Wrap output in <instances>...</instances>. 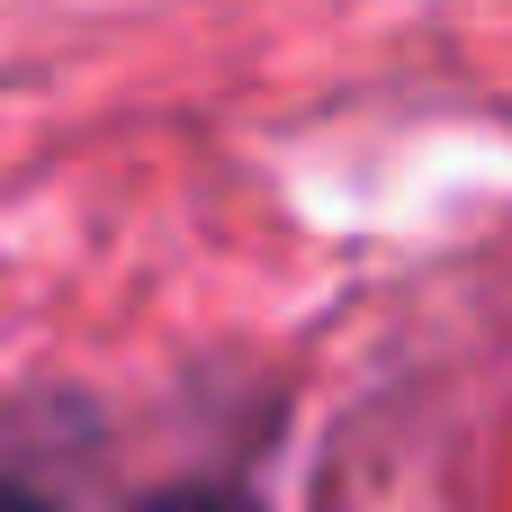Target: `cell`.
I'll list each match as a JSON object with an SVG mask.
<instances>
[{
  "mask_svg": "<svg viewBox=\"0 0 512 512\" xmlns=\"http://www.w3.org/2000/svg\"><path fill=\"white\" fill-rule=\"evenodd\" d=\"M135 512H252L234 486H171V495H144Z\"/></svg>",
  "mask_w": 512,
  "mask_h": 512,
  "instance_id": "1",
  "label": "cell"
},
{
  "mask_svg": "<svg viewBox=\"0 0 512 512\" xmlns=\"http://www.w3.org/2000/svg\"><path fill=\"white\" fill-rule=\"evenodd\" d=\"M0 512H45L36 495H18V486H0Z\"/></svg>",
  "mask_w": 512,
  "mask_h": 512,
  "instance_id": "2",
  "label": "cell"
}]
</instances>
